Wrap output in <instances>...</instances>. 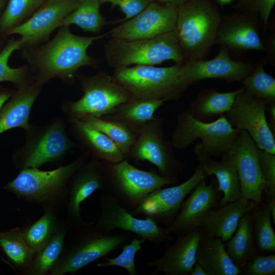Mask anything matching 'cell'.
I'll list each match as a JSON object with an SVG mask.
<instances>
[{"label":"cell","instance_id":"6da1fadb","mask_svg":"<svg viewBox=\"0 0 275 275\" xmlns=\"http://www.w3.org/2000/svg\"><path fill=\"white\" fill-rule=\"evenodd\" d=\"M107 34L80 36L72 33L68 26L62 25L49 42L24 49L22 55L35 72L37 83L42 85L54 77L72 81L80 67H98L101 60L89 56L87 49L94 41Z\"/></svg>","mask_w":275,"mask_h":275},{"label":"cell","instance_id":"7a4b0ae2","mask_svg":"<svg viewBox=\"0 0 275 275\" xmlns=\"http://www.w3.org/2000/svg\"><path fill=\"white\" fill-rule=\"evenodd\" d=\"M222 16L211 0H191L177 6L175 29L185 62L208 55Z\"/></svg>","mask_w":275,"mask_h":275},{"label":"cell","instance_id":"3957f363","mask_svg":"<svg viewBox=\"0 0 275 275\" xmlns=\"http://www.w3.org/2000/svg\"><path fill=\"white\" fill-rule=\"evenodd\" d=\"M71 229L72 233L68 240L65 239L63 252L49 275L75 273L121 248L131 238L127 233L103 230L93 222Z\"/></svg>","mask_w":275,"mask_h":275},{"label":"cell","instance_id":"277c9868","mask_svg":"<svg viewBox=\"0 0 275 275\" xmlns=\"http://www.w3.org/2000/svg\"><path fill=\"white\" fill-rule=\"evenodd\" d=\"M86 161V157L81 156L52 170L23 168L4 188L18 199L40 205L43 209L57 211L64 205L72 177Z\"/></svg>","mask_w":275,"mask_h":275},{"label":"cell","instance_id":"5b68a950","mask_svg":"<svg viewBox=\"0 0 275 275\" xmlns=\"http://www.w3.org/2000/svg\"><path fill=\"white\" fill-rule=\"evenodd\" d=\"M108 65L114 69L135 65H155L169 60L183 64L185 59L176 29L143 39L111 37L104 46Z\"/></svg>","mask_w":275,"mask_h":275},{"label":"cell","instance_id":"8992f818","mask_svg":"<svg viewBox=\"0 0 275 275\" xmlns=\"http://www.w3.org/2000/svg\"><path fill=\"white\" fill-rule=\"evenodd\" d=\"M182 64L168 67L134 65L115 69L112 79L125 88L133 98L164 101L182 97L188 88L181 79Z\"/></svg>","mask_w":275,"mask_h":275},{"label":"cell","instance_id":"52a82bcc","mask_svg":"<svg viewBox=\"0 0 275 275\" xmlns=\"http://www.w3.org/2000/svg\"><path fill=\"white\" fill-rule=\"evenodd\" d=\"M240 130L233 128L225 115L211 122L194 118L186 109L180 112L171 136L175 149L184 150L200 139L194 148L195 155L222 156L230 149Z\"/></svg>","mask_w":275,"mask_h":275},{"label":"cell","instance_id":"ba28073f","mask_svg":"<svg viewBox=\"0 0 275 275\" xmlns=\"http://www.w3.org/2000/svg\"><path fill=\"white\" fill-rule=\"evenodd\" d=\"M102 161L104 191L131 213L147 195L177 181V178L163 176L153 169H139L127 158L117 163Z\"/></svg>","mask_w":275,"mask_h":275},{"label":"cell","instance_id":"9c48e42d","mask_svg":"<svg viewBox=\"0 0 275 275\" xmlns=\"http://www.w3.org/2000/svg\"><path fill=\"white\" fill-rule=\"evenodd\" d=\"M76 76L84 95L79 100L69 102L66 105V112L72 121L87 116L102 118L132 98L125 88L114 81L111 75L104 71L92 76Z\"/></svg>","mask_w":275,"mask_h":275},{"label":"cell","instance_id":"30bf717a","mask_svg":"<svg viewBox=\"0 0 275 275\" xmlns=\"http://www.w3.org/2000/svg\"><path fill=\"white\" fill-rule=\"evenodd\" d=\"M174 149L171 142L165 139L163 120L155 118L136 133L128 159L147 161L161 175L177 178L183 171L184 164L177 158Z\"/></svg>","mask_w":275,"mask_h":275},{"label":"cell","instance_id":"8fae6325","mask_svg":"<svg viewBox=\"0 0 275 275\" xmlns=\"http://www.w3.org/2000/svg\"><path fill=\"white\" fill-rule=\"evenodd\" d=\"M100 213L95 225L110 231L120 229L132 232L139 237L159 245L173 239L172 234L153 219L139 218L121 206L110 194L103 191L100 198Z\"/></svg>","mask_w":275,"mask_h":275},{"label":"cell","instance_id":"7c38bea8","mask_svg":"<svg viewBox=\"0 0 275 275\" xmlns=\"http://www.w3.org/2000/svg\"><path fill=\"white\" fill-rule=\"evenodd\" d=\"M266 105L265 101L244 90L236 96L225 116L233 128L245 130L259 149L275 154L274 134L267 123Z\"/></svg>","mask_w":275,"mask_h":275},{"label":"cell","instance_id":"4fadbf2b","mask_svg":"<svg viewBox=\"0 0 275 275\" xmlns=\"http://www.w3.org/2000/svg\"><path fill=\"white\" fill-rule=\"evenodd\" d=\"M74 146L63 122L56 120L40 129L30 138L23 150L15 155L14 161L21 169L39 168L47 162L59 160Z\"/></svg>","mask_w":275,"mask_h":275},{"label":"cell","instance_id":"5bb4252c","mask_svg":"<svg viewBox=\"0 0 275 275\" xmlns=\"http://www.w3.org/2000/svg\"><path fill=\"white\" fill-rule=\"evenodd\" d=\"M207 176L199 163L194 174L183 183L160 188L147 195L131 212L143 214L158 223L168 226L178 214L186 197Z\"/></svg>","mask_w":275,"mask_h":275},{"label":"cell","instance_id":"9a60e30c","mask_svg":"<svg viewBox=\"0 0 275 275\" xmlns=\"http://www.w3.org/2000/svg\"><path fill=\"white\" fill-rule=\"evenodd\" d=\"M177 16V6L151 2L140 13L108 33L111 37L129 40L153 38L175 30Z\"/></svg>","mask_w":275,"mask_h":275},{"label":"cell","instance_id":"2e32d148","mask_svg":"<svg viewBox=\"0 0 275 275\" xmlns=\"http://www.w3.org/2000/svg\"><path fill=\"white\" fill-rule=\"evenodd\" d=\"M79 0H46L25 22L11 30L7 36H20L21 47L35 48L48 40L50 34L62 25L65 17L78 5Z\"/></svg>","mask_w":275,"mask_h":275},{"label":"cell","instance_id":"e0dca14e","mask_svg":"<svg viewBox=\"0 0 275 275\" xmlns=\"http://www.w3.org/2000/svg\"><path fill=\"white\" fill-rule=\"evenodd\" d=\"M258 150L249 133L241 130L229 151L236 166L241 198L255 204L261 203L262 193L265 189Z\"/></svg>","mask_w":275,"mask_h":275},{"label":"cell","instance_id":"ac0fdd59","mask_svg":"<svg viewBox=\"0 0 275 275\" xmlns=\"http://www.w3.org/2000/svg\"><path fill=\"white\" fill-rule=\"evenodd\" d=\"M255 64L233 60L230 51L221 46L211 60H189L182 64L180 75L188 86L202 80L216 78L227 82H241L254 69Z\"/></svg>","mask_w":275,"mask_h":275},{"label":"cell","instance_id":"d6986e66","mask_svg":"<svg viewBox=\"0 0 275 275\" xmlns=\"http://www.w3.org/2000/svg\"><path fill=\"white\" fill-rule=\"evenodd\" d=\"M97 189H105L103 161L91 158L76 171L68 185L64 203L67 213L65 219L71 228L88 223L81 216L80 205Z\"/></svg>","mask_w":275,"mask_h":275},{"label":"cell","instance_id":"ffe728a7","mask_svg":"<svg viewBox=\"0 0 275 275\" xmlns=\"http://www.w3.org/2000/svg\"><path fill=\"white\" fill-rule=\"evenodd\" d=\"M259 15L247 12L223 15L215 44L229 51H264L259 24Z\"/></svg>","mask_w":275,"mask_h":275},{"label":"cell","instance_id":"44dd1931","mask_svg":"<svg viewBox=\"0 0 275 275\" xmlns=\"http://www.w3.org/2000/svg\"><path fill=\"white\" fill-rule=\"evenodd\" d=\"M201 229L194 228L180 233L160 257L149 262L154 267V274L163 272L166 275H189L197 262L196 252Z\"/></svg>","mask_w":275,"mask_h":275},{"label":"cell","instance_id":"7402d4cb","mask_svg":"<svg viewBox=\"0 0 275 275\" xmlns=\"http://www.w3.org/2000/svg\"><path fill=\"white\" fill-rule=\"evenodd\" d=\"M218 190L211 182L203 179L182 203L173 222L166 227L170 234H180L195 228L197 223L217 204Z\"/></svg>","mask_w":275,"mask_h":275},{"label":"cell","instance_id":"603a6c76","mask_svg":"<svg viewBox=\"0 0 275 275\" xmlns=\"http://www.w3.org/2000/svg\"><path fill=\"white\" fill-rule=\"evenodd\" d=\"M251 201L240 198L216 209H211L197 223L205 233L228 241L236 231L240 219L254 207Z\"/></svg>","mask_w":275,"mask_h":275},{"label":"cell","instance_id":"cb8c5ba5","mask_svg":"<svg viewBox=\"0 0 275 275\" xmlns=\"http://www.w3.org/2000/svg\"><path fill=\"white\" fill-rule=\"evenodd\" d=\"M41 86L35 81L18 88L4 103L0 109V134L16 127L23 128L28 131L32 128L29 119Z\"/></svg>","mask_w":275,"mask_h":275},{"label":"cell","instance_id":"d4e9b609","mask_svg":"<svg viewBox=\"0 0 275 275\" xmlns=\"http://www.w3.org/2000/svg\"><path fill=\"white\" fill-rule=\"evenodd\" d=\"M201 229V228H200ZM219 237L210 235L201 230L196 252V261L207 275H238L241 269L229 257Z\"/></svg>","mask_w":275,"mask_h":275},{"label":"cell","instance_id":"484cf974","mask_svg":"<svg viewBox=\"0 0 275 275\" xmlns=\"http://www.w3.org/2000/svg\"><path fill=\"white\" fill-rule=\"evenodd\" d=\"M196 157L207 176L213 175L217 180V190L223 193L220 206L241 198L236 166L229 152L219 160L202 155Z\"/></svg>","mask_w":275,"mask_h":275},{"label":"cell","instance_id":"4316f807","mask_svg":"<svg viewBox=\"0 0 275 275\" xmlns=\"http://www.w3.org/2000/svg\"><path fill=\"white\" fill-rule=\"evenodd\" d=\"M75 133L87 156L109 163L126 158L124 154L109 138L81 120L72 121Z\"/></svg>","mask_w":275,"mask_h":275},{"label":"cell","instance_id":"83f0119b","mask_svg":"<svg viewBox=\"0 0 275 275\" xmlns=\"http://www.w3.org/2000/svg\"><path fill=\"white\" fill-rule=\"evenodd\" d=\"M244 91L243 87L230 92H221L207 88L199 92L186 110L194 118L204 122L213 121L230 108L235 98Z\"/></svg>","mask_w":275,"mask_h":275},{"label":"cell","instance_id":"f1b7e54d","mask_svg":"<svg viewBox=\"0 0 275 275\" xmlns=\"http://www.w3.org/2000/svg\"><path fill=\"white\" fill-rule=\"evenodd\" d=\"M164 101L132 98L118 105L111 114L101 118L121 123L134 133L155 118V113Z\"/></svg>","mask_w":275,"mask_h":275},{"label":"cell","instance_id":"f546056e","mask_svg":"<svg viewBox=\"0 0 275 275\" xmlns=\"http://www.w3.org/2000/svg\"><path fill=\"white\" fill-rule=\"evenodd\" d=\"M0 249L11 266L22 275L29 268L37 254L28 244L21 228L18 227L0 231Z\"/></svg>","mask_w":275,"mask_h":275},{"label":"cell","instance_id":"4dcf8cb0","mask_svg":"<svg viewBox=\"0 0 275 275\" xmlns=\"http://www.w3.org/2000/svg\"><path fill=\"white\" fill-rule=\"evenodd\" d=\"M71 227L65 219L62 226L35 256L23 275H49L60 259Z\"/></svg>","mask_w":275,"mask_h":275},{"label":"cell","instance_id":"1f68e13d","mask_svg":"<svg viewBox=\"0 0 275 275\" xmlns=\"http://www.w3.org/2000/svg\"><path fill=\"white\" fill-rule=\"evenodd\" d=\"M228 241L227 252L233 263L241 269L255 251L252 214L248 213L240 219L236 231Z\"/></svg>","mask_w":275,"mask_h":275},{"label":"cell","instance_id":"d6a6232c","mask_svg":"<svg viewBox=\"0 0 275 275\" xmlns=\"http://www.w3.org/2000/svg\"><path fill=\"white\" fill-rule=\"evenodd\" d=\"M43 210L40 218L21 228L24 238L36 253L45 245L64 222V219H59L57 210L50 208Z\"/></svg>","mask_w":275,"mask_h":275},{"label":"cell","instance_id":"836d02e7","mask_svg":"<svg viewBox=\"0 0 275 275\" xmlns=\"http://www.w3.org/2000/svg\"><path fill=\"white\" fill-rule=\"evenodd\" d=\"M100 0H79L77 7L64 19L62 25L75 24L85 31L98 33L107 24L100 13Z\"/></svg>","mask_w":275,"mask_h":275},{"label":"cell","instance_id":"e575fe53","mask_svg":"<svg viewBox=\"0 0 275 275\" xmlns=\"http://www.w3.org/2000/svg\"><path fill=\"white\" fill-rule=\"evenodd\" d=\"M93 128L109 138L128 159L136 134L120 122L116 121L87 116L81 120Z\"/></svg>","mask_w":275,"mask_h":275},{"label":"cell","instance_id":"d590c367","mask_svg":"<svg viewBox=\"0 0 275 275\" xmlns=\"http://www.w3.org/2000/svg\"><path fill=\"white\" fill-rule=\"evenodd\" d=\"M264 64H255L253 70L241 81L244 92L267 103L275 102V79L267 73Z\"/></svg>","mask_w":275,"mask_h":275},{"label":"cell","instance_id":"8d00e7d4","mask_svg":"<svg viewBox=\"0 0 275 275\" xmlns=\"http://www.w3.org/2000/svg\"><path fill=\"white\" fill-rule=\"evenodd\" d=\"M46 0H9L0 19V33L7 36L25 22Z\"/></svg>","mask_w":275,"mask_h":275},{"label":"cell","instance_id":"74e56055","mask_svg":"<svg viewBox=\"0 0 275 275\" xmlns=\"http://www.w3.org/2000/svg\"><path fill=\"white\" fill-rule=\"evenodd\" d=\"M253 212V232L256 245L263 252H274L275 233L268 202L256 207Z\"/></svg>","mask_w":275,"mask_h":275},{"label":"cell","instance_id":"f35d334b","mask_svg":"<svg viewBox=\"0 0 275 275\" xmlns=\"http://www.w3.org/2000/svg\"><path fill=\"white\" fill-rule=\"evenodd\" d=\"M21 47L20 38L8 39L6 45L0 52V82L9 81L14 84L18 88L28 84V68L23 66L18 68H12L9 65V60L12 53Z\"/></svg>","mask_w":275,"mask_h":275},{"label":"cell","instance_id":"ab89813d","mask_svg":"<svg viewBox=\"0 0 275 275\" xmlns=\"http://www.w3.org/2000/svg\"><path fill=\"white\" fill-rule=\"evenodd\" d=\"M146 240L143 238L135 237L129 242L123 245L122 252L116 257L105 258V262L98 263L99 267L119 266L127 270L130 275H138L135 264L136 253L142 249V244Z\"/></svg>","mask_w":275,"mask_h":275},{"label":"cell","instance_id":"60d3db41","mask_svg":"<svg viewBox=\"0 0 275 275\" xmlns=\"http://www.w3.org/2000/svg\"><path fill=\"white\" fill-rule=\"evenodd\" d=\"M274 5L275 0H246L238 3L235 8L239 12L258 14L262 23L264 35L268 29L269 17Z\"/></svg>","mask_w":275,"mask_h":275},{"label":"cell","instance_id":"b9f144b4","mask_svg":"<svg viewBox=\"0 0 275 275\" xmlns=\"http://www.w3.org/2000/svg\"><path fill=\"white\" fill-rule=\"evenodd\" d=\"M258 156L262 174L265 182L264 190L270 200L275 199V154L259 149Z\"/></svg>","mask_w":275,"mask_h":275},{"label":"cell","instance_id":"7bdbcfd3","mask_svg":"<svg viewBox=\"0 0 275 275\" xmlns=\"http://www.w3.org/2000/svg\"><path fill=\"white\" fill-rule=\"evenodd\" d=\"M241 273L248 275H274L275 254L256 256L252 257L242 267Z\"/></svg>","mask_w":275,"mask_h":275},{"label":"cell","instance_id":"ee69618b","mask_svg":"<svg viewBox=\"0 0 275 275\" xmlns=\"http://www.w3.org/2000/svg\"><path fill=\"white\" fill-rule=\"evenodd\" d=\"M101 4L110 3L112 7L118 6L125 15V17L115 21L123 22L133 17L151 2L150 0H100Z\"/></svg>","mask_w":275,"mask_h":275},{"label":"cell","instance_id":"f6af8a7d","mask_svg":"<svg viewBox=\"0 0 275 275\" xmlns=\"http://www.w3.org/2000/svg\"><path fill=\"white\" fill-rule=\"evenodd\" d=\"M264 47V52L265 56L264 58L260 61L264 65L265 64H270L272 65L275 63V38L274 34L272 33L267 37L266 41L263 40Z\"/></svg>","mask_w":275,"mask_h":275},{"label":"cell","instance_id":"bcb514c9","mask_svg":"<svg viewBox=\"0 0 275 275\" xmlns=\"http://www.w3.org/2000/svg\"><path fill=\"white\" fill-rule=\"evenodd\" d=\"M266 113L268 126L274 134L275 133V102L267 103Z\"/></svg>","mask_w":275,"mask_h":275},{"label":"cell","instance_id":"7dc6e473","mask_svg":"<svg viewBox=\"0 0 275 275\" xmlns=\"http://www.w3.org/2000/svg\"><path fill=\"white\" fill-rule=\"evenodd\" d=\"M16 90L0 86V109L4 103L14 94Z\"/></svg>","mask_w":275,"mask_h":275},{"label":"cell","instance_id":"c3c4849f","mask_svg":"<svg viewBox=\"0 0 275 275\" xmlns=\"http://www.w3.org/2000/svg\"><path fill=\"white\" fill-rule=\"evenodd\" d=\"M189 275H207L203 267L196 262Z\"/></svg>","mask_w":275,"mask_h":275},{"label":"cell","instance_id":"681fc988","mask_svg":"<svg viewBox=\"0 0 275 275\" xmlns=\"http://www.w3.org/2000/svg\"><path fill=\"white\" fill-rule=\"evenodd\" d=\"M271 219L273 224L275 223V199L270 200L268 202Z\"/></svg>","mask_w":275,"mask_h":275},{"label":"cell","instance_id":"f907efd6","mask_svg":"<svg viewBox=\"0 0 275 275\" xmlns=\"http://www.w3.org/2000/svg\"><path fill=\"white\" fill-rule=\"evenodd\" d=\"M191 0H157V2L161 3H168L178 6L182 4Z\"/></svg>","mask_w":275,"mask_h":275},{"label":"cell","instance_id":"816d5d0a","mask_svg":"<svg viewBox=\"0 0 275 275\" xmlns=\"http://www.w3.org/2000/svg\"><path fill=\"white\" fill-rule=\"evenodd\" d=\"M215 4L221 7H224L232 3L235 0H213Z\"/></svg>","mask_w":275,"mask_h":275},{"label":"cell","instance_id":"f5cc1de1","mask_svg":"<svg viewBox=\"0 0 275 275\" xmlns=\"http://www.w3.org/2000/svg\"><path fill=\"white\" fill-rule=\"evenodd\" d=\"M7 37V36H4L0 33V52L3 49L8 40Z\"/></svg>","mask_w":275,"mask_h":275},{"label":"cell","instance_id":"db71d44e","mask_svg":"<svg viewBox=\"0 0 275 275\" xmlns=\"http://www.w3.org/2000/svg\"><path fill=\"white\" fill-rule=\"evenodd\" d=\"M6 0H0V19L4 12Z\"/></svg>","mask_w":275,"mask_h":275},{"label":"cell","instance_id":"11a10c76","mask_svg":"<svg viewBox=\"0 0 275 275\" xmlns=\"http://www.w3.org/2000/svg\"><path fill=\"white\" fill-rule=\"evenodd\" d=\"M245 1H246V0H237L238 3L243 2H244Z\"/></svg>","mask_w":275,"mask_h":275},{"label":"cell","instance_id":"9f6ffc18","mask_svg":"<svg viewBox=\"0 0 275 275\" xmlns=\"http://www.w3.org/2000/svg\"><path fill=\"white\" fill-rule=\"evenodd\" d=\"M151 2L157 1V0H150Z\"/></svg>","mask_w":275,"mask_h":275}]
</instances>
